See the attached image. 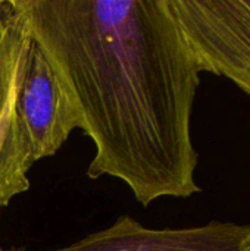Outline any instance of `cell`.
<instances>
[{
    "label": "cell",
    "mask_w": 250,
    "mask_h": 251,
    "mask_svg": "<svg viewBox=\"0 0 250 251\" xmlns=\"http://www.w3.org/2000/svg\"><path fill=\"white\" fill-rule=\"evenodd\" d=\"M96 151L87 176L149 206L199 193L190 121L200 71L165 0H13Z\"/></svg>",
    "instance_id": "6da1fadb"
},
{
    "label": "cell",
    "mask_w": 250,
    "mask_h": 251,
    "mask_svg": "<svg viewBox=\"0 0 250 251\" xmlns=\"http://www.w3.org/2000/svg\"><path fill=\"white\" fill-rule=\"evenodd\" d=\"M200 72L250 96V0H165Z\"/></svg>",
    "instance_id": "7a4b0ae2"
},
{
    "label": "cell",
    "mask_w": 250,
    "mask_h": 251,
    "mask_svg": "<svg viewBox=\"0 0 250 251\" xmlns=\"http://www.w3.org/2000/svg\"><path fill=\"white\" fill-rule=\"evenodd\" d=\"M32 37L13 0H0V207L28 191V157L18 118L22 85Z\"/></svg>",
    "instance_id": "3957f363"
},
{
    "label": "cell",
    "mask_w": 250,
    "mask_h": 251,
    "mask_svg": "<svg viewBox=\"0 0 250 251\" xmlns=\"http://www.w3.org/2000/svg\"><path fill=\"white\" fill-rule=\"evenodd\" d=\"M18 118L31 165L56 154L78 128V115L69 94L34 40L18 96Z\"/></svg>",
    "instance_id": "277c9868"
},
{
    "label": "cell",
    "mask_w": 250,
    "mask_h": 251,
    "mask_svg": "<svg viewBox=\"0 0 250 251\" xmlns=\"http://www.w3.org/2000/svg\"><path fill=\"white\" fill-rule=\"evenodd\" d=\"M52 251H250V225L209 222L184 229H150L121 216L112 226Z\"/></svg>",
    "instance_id": "5b68a950"
}]
</instances>
